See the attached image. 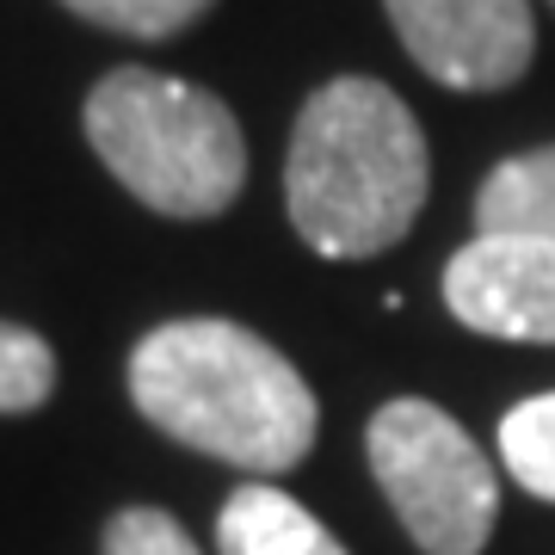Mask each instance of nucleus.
I'll return each instance as SVG.
<instances>
[{
    "label": "nucleus",
    "instance_id": "nucleus-1",
    "mask_svg": "<svg viewBox=\"0 0 555 555\" xmlns=\"http://www.w3.org/2000/svg\"><path fill=\"white\" fill-rule=\"evenodd\" d=\"M130 401L149 426L247 476H284L315 451V389L254 327L167 321L130 352Z\"/></svg>",
    "mask_w": 555,
    "mask_h": 555
},
{
    "label": "nucleus",
    "instance_id": "nucleus-2",
    "mask_svg": "<svg viewBox=\"0 0 555 555\" xmlns=\"http://www.w3.org/2000/svg\"><path fill=\"white\" fill-rule=\"evenodd\" d=\"M433 160L414 112L371 75L309 93L284 160V210L321 259H371L414 229Z\"/></svg>",
    "mask_w": 555,
    "mask_h": 555
},
{
    "label": "nucleus",
    "instance_id": "nucleus-3",
    "mask_svg": "<svg viewBox=\"0 0 555 555\" xmlns=\"http://www.w3.org/2000/svg\"><path fill=\"white\" fill-rule=\"evenodd\" d=\"M87 142L130 198L179 222L222 217L247 179L235 112L155 68H112L87 93Z\"/></svg>",
    "mask_w": 555,
    "mask_h": 555
},
{
    "label": "nucleus",
    "instance_id": "nucleus-4",
    "mask_svg": "<svg viewBox=\"0 0 555 555\" xmlns=\"http://www.w3.org/2000/svg\"><path fill=\"white\" fill-rule=\"evenodd\" d=\"M371 476L401 513L408 537L426 555H481L500 513V481L481 444L444 408L401 396L377 408L371 433Z\"/></svg>",
    "mask_w": 555,
    "mask_h": 555
},
{
    "label": "nucleus",
    "instance_id": "nucleus-5",
    "mask_svg": "<svg viewBox=\"0 0 555 555\" xmlns=\"http://www.w3.org/2000/svg\"><path fill=\"white\" fill-rule=\"evenodd\" d=\"M408 56L456 93H494L531 68V0H383Z\"/></svg>",
    "mask_w": 555,
    "mask_h": 555
},
{
    "label": "nucleus",
    "instance_id": "nucleus-6",
    "mask_svg": "<svg viewBox=\"0 0 555 555\" xmlns=\"http://www.w3.org/2000/svg\"><path fill=\"white\" fill-rule=\"evenodd\" d=\"M444 302L476 334L555 346V241L476 229V241L444 266Z\"/></svg>",
    "mask_w": 555,
    "mask_h": 555
},
{
    "label": "nucleus",
    "instance_id": "nucleus-7",
    "mask_svg": "<svg viewBox=\"0 0 555 555\" xmlns=\"http://www.w3.org/2000/svg\"><path fill=\"white\" fill-rule=\"evenodd\" d=\"M217 550L222 555H346L339 537L302 500H291L284 488H266V481H247V488L222 500Z\"/></svg>",
    "mask_w": 555,
    "mask_h": 555
},
{
    "label": "nucleus",
    "instance_id": "nucleus-8",
    "mask_svg": "<svg viewBox=\"0 0 555 555\" xmlns=\"http://www.w3.org/2000/svg\"><path fill=\"white\" fill-rule=\"evenodd\" d=\"M476 229H513V235L555 241V149L500 160L476 192Z\"/></svg>",
    "mask_w": 555,
    "mask_h": 555
},
{
    "label": "nucleus",
    "instance_id": "nucleus-9",
    "mask_svg": "<svg viewBox=\"0 0 555 555\" xmlns=\"http://www.w3.org/2000/svg\"><path fill=\"white\" fill-rule=\"evenodd\" d=\"M500 456H506V469L525 494L555 500V389L518 401L513 414L500 420Z\"/></svg>",
    "mask_w": 555,
    "mask_h": 555
},
{
    "label": "nucleus",
    "instance_id": "nucleus-10",
    "mask_svg": "<svg viewBox=\"0 0 555 555\" xmlns=\"http://www.w3.org/2000/svg\"><path fill=\"white\" fill-rule=\"evenodd\" d=\"M50 389H56L50 339L20 321H0V414H31L50 401Z\"/></svg>",
    "mask_w": 555,
    "mask_h": 555
},
{
    "label": "nucleus",
    "instance_id": "nucleus-11",
    "mask_svg": "<svg viewBox=\"0 0 555 555\" xmlns=\"http://www.w3.org/2000/svg\"><path fill=\"white\" fill-rule=\"evenodd\" d=\"M68 13H80L87 25L124 31V38H173L185 25H198L217 0H62Z\"/></svg>",
    "mask_w": 555,
    "mask_h": 555
},
{
    "label": "nucleus",
    "instance_id": "nucleus-12",
    "mask_svg": "<svg viewBox=\"0 0 555 555\" xmlns=\"http://www.w3.org/2000/svg\"><path fill=\"white\" fill-rule=\"evenodd\" d=\"M105 555H204L185 525L160 506H124L112 525H105Z\"/></svg>",
    "mask_w": 555,
    "mask_h": 555
},
{
    "label": "nucleus",
    "instance_id": "nucleus-13",
    "mask_svg": "<svg viewBox=\"0 0 555 555\" xmlns=\"http://www.w3.org/2000/svg\"><path fill=\"white\" fill-rule=\"evenodd\" d=\"M550 7H555V0H550Z\"/></svg>",
    "mask_w": 555,
    "mask_h": 555
}]
</instances>
